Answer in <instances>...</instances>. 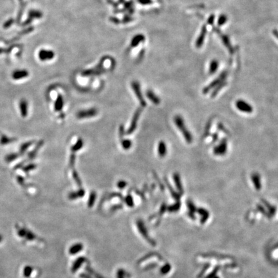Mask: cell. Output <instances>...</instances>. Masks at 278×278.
<instances>
[{
    "label": "cell",
    "mask_w": 278,
    "mask_h": 278,
    "mask_svg": "<svg viewBox=\"0 0 278 278\" xmlns=\"http://www.w3.org/2000/svg\"><path fill=\"white\" fill-rule=\"evenodd\" d=\"M146 95H147V97H148V98L152 101L153 104H155V105H159L160 104V99L158 98L156 95L152 92V91H151V90H149V91H148L147 92V93H146Z\"/></svg>",
    "instance_id": "obj_15"
},
{
    "label": "cell",
    "mask_w": 278,
    "mask_h": 278,
    "mask_svg": "<svg viewBox=\"0 0 278 278\" xmlns=\"http://www.w3.org/2000/svg\"><path fill=\"white\" fill-rule=\"evenodd\" d=\"M174 122L177 126V128L179 129V130L182 132L186 142L187 143H191L193 142V136L191 133H190L189 131L187 130L186 126L185 125L183 118L181 116L177 115L176 117H174Z\"/></svg>",
    "instance_id": "obj_1"
},
{
    "label": "cell",
    "mask_w": 278,
    "mask_h": 278,
    "mask_svg": "<svg viewBox=\"0 0 278 278\" xmlns=\"http://www.w3.org/2000/svg\"><path fill=\"white\" fill-rule=\"evenodd\" d=\"M180 208V203H177L176 204H174L169 207V210L170 211H177L178 209Z\"/></svg>",
    "instance_id": "obj_37"
},
{
    "label": "cell",
    "mask_w": 278,
    "mask_h": 278,
    "mask_svg": "<svg viewBox=\"0 0 278 278\" xmlns=\"http://www.w3.org/2000/svg\"><path fill=\"white\" fill-rule=\"evenodd\" d=\"M125 202L127 204V205L128 206V207H133L134 202H133V199L132 196H131V195H128L126 196Z\"/></svg>",
    "instance_id": "obj_24"
},
{
    "label": "cell",
    "mask_w": 278,
    "mask_h": 278,
    "mask_svg": "<svg viewBox=\"0 0 278 278\" xmlns=\"http://www.w3.org/2000/svg\"><path fill=\"white\" fill-rule=\"evenodd\" d=\"M142 108H139L136 110V112H135L133 118L131 120V125L130 126V128H128V130L126 131V135H131L135 131V129L137 128V122L139 121V118L142 113Z\"/></svg>",
    "instance_id": "obj_3"
},
{
    "label": "cell",
    "mask_w": 278,
    "mask_h": 278,
    "mask_svg": "<svg viewBox=\"0 0 278 278\" xmlns=\"http://www.w3.org/2000/svg\"><path fill=\"white\" fill-rule=\"evenodd\" d=\"M124 135V127L123 125H121L119 128V137H120L121 139H123V137Z\"/></svg>",
    "instance_id": "obj_38"
},
{
    "label": "cell",
    "mask_w": 278,
    "mask_h": 278,
    "mask_svg": "<svg viewBox=\"0 0 278 278\" xmlns=\"http://www.w3.org/2000/svg\"><path fill=\"white\" fill-rule=\"evenodd\" d=\"M173 180H174V183H175V185H176L178 190L181 193L183 192V187H182L180 177L178 173H174L173 174Z\"/></svg>",
    "instance_id": "obj_17"
},
{
    "label": "cell",
    "mask_w": 278,
    "mask_h": 278,
    "mask_svg": "<svg viewBox=\"0 0 278 278\" xmlns=\"http://www.w3.org/2000/svg\"><path fill=\"white\" fill-rule=\"evenodd\" d=\"M217 69H218V62H217V61H214L211 62V66H210V70H209L210 73H212V74L214 73V71L217 70Z\"/></svg>",
    "instance_id": "obj_29"
},
{
    "label": "cell",
    "mask_w": 278,
    "mask_h": 278,
    "mask_svg": "<svg viewBox=\"0 0 278 278\" xmlns=\"http://www.w3.org/2000/svg\"><path fill=\"white\" fill-rule=\"evenodd\" d=\"M137 227L139 229V231H140V234L142 235L143 237L145 238L146 240L149 243H150L151 245H156L155 242L152 239H151L150 237L149 236L148 233V231H147V229L146 227L145 224H144V222H143V221L141 220H138L137 222Z\"/></svg>",
    "instance_id": "obj_2"
},
{
    "label": "cell",
    "mask_w": 278,
    "mask_h": 278,
    "mask_svg": "<svg viewBox=\"0 0 278 278\" xmlns=\"http://www.w3.org/2000/svg\"><path fill=\"white\" fill-rule=\"evenodd\" d=\"M19 110L22 117L25 118L28 115V102L26 100L23 99L19 102Z\"/></svg>",
    "instance_id": "obj_9"
},
{
    "label": "cell",
    "mask_w": 278,
    "mask_h": 278,
    "mask_svg": "<svg viewBox=\"0 0 278 278\" xmlns=\"http://www.w3.org/2000/svg\"><path fill=\"white\" fill-rule=\"evenodd\" d=\"M11 142H12L11 139L8 138L6 136H3L1 139H0V143H1L2 145H7V144H9Z\"/></svg>",
    "instance_id": "obj_30"
},
{
    "label": "cell",
    "mask_w": 278,
    "mask_h": 278,
    "mask_svg": "<svg viewBox=\"0 0 278 278\" xmlns=\"http://www.w3.org/2000/svg\"><path fill=\"white\" fill-rule=\"evenodd\" d=\"M127 186V183L126 182H125L124 180H120L117 182V187L119 189H124Z\"/></svg>",
    "instance_id": "obj_36"
},
{
    "label": "cell",
    "mask_w": 278,
    "mask_h": 278,
    "mask_svg": "<svg viewBox=\"0 0 278 278\" xmlns=\"http://www.w3.org/2000/svg\"><path fill=\"white\" fill-rule=\"evenodd\" d=\"M75 155L74 153L71 154L70 158V162H69V165L70 168H74V164H75Z\"/></svg>",
    "instance_id": "obj_32"
},
{
    "label": "cell",
    "mask_w": 278,
    "mask_h": 278,
    "mask_svg": "<svg viewBox=\"0 0 278 278\" xmlns=\"http://www.w3.org/2000/svg\"><path fill=\"white\" fill-rule=\"evenodd\" d=\"M132 88L135 92V95H136L138 100L140 101V105L142 107H145L146 106V102L142 97V95L140 88V85L136 82H133L132 83Z\"/></svg>",
    "instance_id": "obj_6"
},
{
    "label": "cell",
    "mask_w": 278,
    "mask_h": 278,
    "mask_svg": "<svg viewBox=\"0 0 278 278\" xmlns=\"http://www.w3.org/2000/svg\"><path fill=\"white\" fill-rule=\"evenodd\" d=\"M236 107L237 109H239L241 112H245V113H252L253 112V108L250 105H249L248 102L243 100H238L236 102Z\"/></svg>",
    "instance_id": "obj_4"
},
{
    "label": "cell",
    "mask_w": 278,
    "mask_h": 278,
    "mask_svg": "<svg viewBox=\"0 0 278 278\" xmlns=\"http://www.w3.org/2000/svg\"><path fill=\"white\" fill-rule=\"evenodd\" d=\"M252 181L253 182L254 184L255 187L257 189H259L261 188V181H260V177L258 173H254L252 174L251 176Z\"/></svg>",
    "instance_id": "obj_16"
},
{
    "label": "cell",
    "mask_w": 278,
    "mask_h": 278,
    "mask_svg": "<svg viewBox=\"0 0 278 278\" xmlns=\"http://www.w3.org/2000/svg\"><path fill=\"white\" fill-rule=\"evenodd\" d=\"M33 271V268L32 267H25L23 269V275L25 278H28Z\"/></svg>",
    "instance_id": "obj_22"
},
{
    "label": "cell",
    "mask_w": 278,
    "mask_h": 278,
    "mask_svg": "<svg viewBox=\"0 0 278 278\" xmlns=\"http://www.w3.org/2000/svg\"><path fill=\"white\" fill-rule=\"evenodd\" d=\"M127 275L126 272L122 269H119L117 271V278H125V276Z\"/></svg>",
    "instance_id": "obj_35"
},
{
    "label": "cell",
    "mask_w": 278,
    "mask_h": 278,
    "mask_svg": "<svg viewBox=\"0 0 278 278\" xmlns=\"http://www.w3.org/2000/svg\"><path fill=\"white\" fill-rule=\"evenodd\" d=\"M36 167H37L36 165H35L34 164H29V165H27L26 167H25V168H23V169H24V171H26V172H28V171H32L34 169H36Z\"/></svg>",
    "instance_id": "obj_33"
},
{
    "label": "cell",
    "mask_w": 278,
    "mask_h": 278,
    "mask_svg": "<svg viewBox=\"0 0 278 278\" xmlns=\"http://www.w3.org/2000/svg\"><path fill=\"white\" fill-rule=\"evenodd\" d=\"M29 75L28 71L27 70H17L14 71L12 77V79H14V80H20V79H25L26 77H27Z\"/></svg>",
    "instance_id": "obj_8"
},
{
    "label": "cell",
    "mask_w": 278,
    "mask_h": 278,
    "mask_svg": "<svg viewBox=\"0 0 278 278\" xmlns=\"http://www.w3.org/2000/svg\"><path fill=\"white\" fill-rule=\"evenodd\" d=\"M227 149V142L225 140L221 141L218 146L214 148V153L216 155H224Z\"/></svg>",
    "instance_id": "obj_7"
},
{
    "label": "cell",
    "mask_w": 278,
    "mask_h": 278,
    "mask_svg": "<svg viewBox=\"0 0 278 278\" xmlns=\"http://www.w3.org/2000/svg\"><path fill=\"white\" fill-rule=\"evenodd\" d=\"M86 270H87V271H88L89 273H90V274H92V275H93L94 276H95V278H104V277H102L101 275H99L98 273H97V272H95L93 270H92L90 267H86Z\"/></svg>",
    "instance_id": "obj_31"
},
{
    "label": "cell",
    "mask_w": 278,
    "mask_h": 278,
    "mask_svg": "<svg viewBox=\"0 0 278 278\" xmlns=\"http://www.w3.org/2000/svg\"><path fill=\"white\" fill-rule=\"evenodd\" d=\"M83 249V246L82 244L77 243V244L74 245L73 246H71L69 250V252L70 254L74 255V254H77L79 252H80Z\"/></svg>",
    "instance_id": "obj_18"
},
{
    "label": "cell",
    "mask_w": 278,
    "mask_h": 278,
    "mask_svg": "<svg viewBox=\"0 0 278 278\" xmlns=\"http://www.w3.org/2000/svg\"><path fill=\"white\" fill-rule=\"evenodd\" d=\"M84 145V142L81 139H79L77 140V141L75 142V144L71 148V152H77V151L80 150Z\"/></svg>",
    "instance_id": "obj_19"
},
{
    "label": "cell",
    "mask_w": 278,
    "mask_h": 278,
    "mask_svg": "<svg viewBox=\"0 0 278 278\" xmlns=\"http://www.w3.org/2000/svg\"><path fill=\"white\" fill-rule=\"evenodd\" d=\"M95 199H96V193L94 191H92L90 195L88 202V207H92L93 205L95 203Z\"/></svg>",
    "instance_id": "obj_21"
},
{
    "label": "cell",
    "mask_w": 278,
    "mask_h": 278,
    "mask_svg": "<svg viewBox=\"0 0 278 278\" xmlns=\"http://www.w3.org/2000/svg\"><path fill=\"white\" fill-rule=\"evenodd\" d=\"M164 182H165V184H166L167 186H168V189H169V191L171 192V195H173V196L174 198H178V194L174 191L173 189L172 188V187L171 186V185L169 184V183L168 182V179H167L166 178H164Z\"/></svg>",
    "instance_id": "obj_26"
},
{
    "label": "cell",
    "mask_w": 278,
    "mask_h": 278,
    "mask_svg": "<svg viewBox=\"0 0 278 278\" xmlns=\"http://www.w3.org/2000/svg\"><path fill=\"white\" fill-rule=\"evenodd\" d=\"M53 53L51 51L42 50L39 53V58L42 61H46L53 58Z\"/></svg>",
    "instance_id": "obj_10"
},
{
    "label": "cell",
    "mask_w": 278,
    "mask_h": 278,
    "mask_svg": "<svg viewBox=\"0 0 278 278\" xmlns=\"http://www.w3.org/2000/svg\"><path fill=\"white\" fill-rule=\"evenodd\" d=\"M43 141H40L39 142L38 144H37V146L36 147V148L34 149V150L33 151V152H32L30 154H29V157L30 158H33V157H34L35 156H36V153L37 152V151L39 150V149L42 146H43Z\"/></svg>",
    "instance_id": "obj_25"
},
{
    "label": "cell",
    "mask_w": 278,
    "mask_h": 278,
    "mask_svg": "<svg viewBox=\"0 0 278 278\" xmlns=\"http://www.w3.org/2000/svg\"><path fill=\"white\" fill-rule=\"evenodd\" d=\"M84 194H85L84 190L83 189H81L77 190V191L70 193L68 195V198L70 200H75L77 199V198L83 197L84 196Z\"/></svg>",
    "instance_id": "obj_14"
},
{
    "label": "cell",
    "mask_w": 278,
    "mask_h": 278,
    "mask_svg": "<svg viewBox=\"0 0 278 278\" xmlns=\"http://www.w3.org/2000/svg\"><path fill=\"white\" fill-rule=\"evenodd\" d=\"M34 143V142L32 141V142H27V143H25V144H23L22 146H21V147L20 148V152L21 153H25L26 151L27 150V149L32 145Z\"/></svg>",
    "instance_id": "obj_28"
},
{
    "label": "cell",
    "mask_w": 278,
    "mask_h": 278,
    "mask_svg": "<svg viewBox=\"0 0 278 278\" xmlns=\"http://www.w3.org/2000/svg\"><path fill=\"white\" fill-rule=\"evenodd\" d=\"M86 261V259L85 258V257H80L79 258L75 260V261L74 262V263L71 267V271L73 273H75L77 270L81 267V266L83 265V263H84V262Z\"/></svg>",
    "instance_id": "obj_11"
},
{
    "label": "cell",
    "mask_w": 278,
    "mask_h": 278,
    "mask_svg": "<svg viewBox=\"0 0 278 278\" xmlns=\"http://www.w3.org/2000/svg\"><path fill=\"white\" fill-rule=\"evenodd\" d=\"M13 23V20L12 19H9V21H7L4 25V27L5 28H8L9 27H10Z\"/></svg>",
    "instance_id": "obj_40"
},
{
    "label": "cell",
    "mask_w": 278,
    "mask_h": 278,
    "mask_svg": "<svg viewBox=\"0 0 278 278\" xmlns=\"http://www.w3.org/2000/svg\"><path fill=\"white\" fill-rule=\"evenodd\" d=\"M63 106H64V100H63L62 95H59L56 101L55 102L54 109L56 112H60L61 110H62Z\"/></svg>",
    "instance_id": "obj_12"
},
{
    "label": "cell",
    "mask_w": 278,
    "mask_h": 278,
    "mask_svg": "<svg viewBox=\"0 0 278 278\" xmlns=\"http://www.w3.org/2000/svg\"><path fill=\"white\" fill-rule=\"evenodd\" d=\"M226 17L225 16H224V15H222V16H221L220 18V19H219V21H218V23H219V25H223V24L225 22V21H226Z\"/></svg>",
    "instance_id": "obj_39"
},
{
    "label": "cell",
    "mask_w": 278,
    "mask_h": 278,
    "mask_svg": "<svg viewBox=\"0 0 278 278\" xmlns=\"http://www.w3.org/2000/svg\"><path fill=\"white\" fill-rule=\"evenodd\" d=\"M121 140L122 146V148L124 149L128 150V149H129L131 147L132 142H131V141L130 140H129V139H121Z\"/></svg>",
    "instance_id": "obj_20"
},
{
    "label": "cell",
    "mask_w": 278,
    "mask_h": 278,
    "mask_svg": "<svg viewBox=\"0 0 278 278\" xmlns=\"http://www.w3.org/2000/svg\"><path fill=\"white\" fill-rule=\"evenodd\" d=\"M170 269H171V266L169 264H166L161 268L160 272L162 274H165L170 271Z\"/></svg>",
    "instance_id": "obj_34"
},
{
    "label": "cell",
    "mask_w": 278,
    "mask_h": 278,
    "mask_svg": "<svg viewBox=\"0 0 278 278\" xmlns=\"http://www.w3.org/2000/svg\"><path fill=\"white\" fill-rule=\"evenodd\" d=\"M18 157V155L15 153H11L5 156V161L7 162H11L15 160Z\"/></svg>",
    "instance_id": "obj_27"
},
{
    "label": "cell",
    "mask_w": 278,
    "mask_h": 278,
    "mask_svg": "<svg viewBox=\"0 0 278 278\" xmlns=\"http://www.w3.org/2000/svg\"><path fill=\"white\" fill-rule=\"evenodd\" d=\"M158 153L159 156L164 157L167 153V147L164 141H160L158 145Z\"/></svg>",
    "instance_id": "obj_13"
},
{
    "label": "cell",
    "mask_w": 278,
    "mask_h": 278,
    "mask_svg": "<svg viewBox=\"0 0 278 278\" xmlns=\"http://www.w3.org/2000/svg\"><path fill=\"white\" fill-rule=\"evenodd\" d=\"M97 110L95 108H90L86 110H82L77 113L78 118H84L92 117L97 115Z\"/></svg>",
    "instance_id": "obj_5"
},
{
    "label": "cell",
    "mask_w": 278,
    "mask_h": 278,
    "mask_svg": "<svg viewBox=\"0 0 278 278\" xmlns=\"http://www.w3.org/2000/svg\"><path fill=\"white\" fill-rule=\"evenodd\" d=\"M72 176H73V178H74L75 182H76V184H77V186H78L79 187H81V186H82V182H81V178H80V177H79V176L78 173H77L75 169L73 170V172H72Z\"/></svg>",
    "instance_id": "obj_23"
},
{
    "label": "cell",
    "mask_w": 278,
    "mask_h": 278,
    "mask_svg": "<svg viewBox=\"0 0 278 278\" xmlns=\"http://www.w3.org/2000/svg\"><path fill=\"white\" fill-rule=\"evenodd\" d=\"M80 277H81V278H92L90 275L87 274H84V273L81 274L80 275Z\"/></svg>",
    "instance_id": "obj_41"
}]
</instances>
